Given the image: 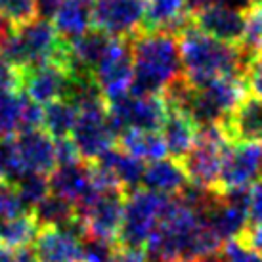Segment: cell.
Segmentation results:
<instances>
[{
  "mask_svg": "<svg viewBox=\"0 0 262 262\" xmlns=\"http://www.w3.org/2000/svg\"><path fill=\"white\" fill-rule=\"evenodd\" d=\"M15 144H17V151H19L25 172L50 176L54 168L58 167L54 140L42 128L17 132Z\"/></svg>",
  "mask_w": 262,
  "mask_h": 262,
  "instance_id": "14",
  "label": "cell"
},
{
  "mask_svg": "<svg viewBox=\"0 0 262 262\" xmlns=\"http://www.w3.org/2000/svg\"><path fill=\"white\" fill-rule=\"evenodd\" d=\"M184 75L193 84H203L219 77H235L245 80L251 59L239 44H228L205 35L189 25L178 35Z\"/></svg>",
  "mask_w": 262,
  "mask_h": 262,
  "instance_id": "2",
  "label": "cell"
},
{
  "mask_svg": "<svg viewBox=\"0 0 262 262\" xmlns=\"http://www.w3.org/2000/svg\"><path fill=\"white\" fill-rule=\"evenodd\" d=\"M167 203V195H159L146 188L128 191L124 199L123 224L117 235V245L144 249L155 228L159 226Z\"/></svg>",
  "mask_w": 262,
  "mask_h": 262,
  "instance_id": "4",
  "label": "cell"
},
{
  "mask_svg": "<svg viewBox=\"0 0 262 262\" xmlns=\"http://www.w3.org/2000/svg\"><path fill=\"white\" fill-rule=\"evenodd\" d=\"M0 56L19 71H27L46 61L61 63L66 56V40L58 35L50 19L37 17L8 33L0 42Z\"/></svg>",
  "mask_w": 262,
  "mask_h": 262,
  "instance_id": "3",
  "label": "cell"
},
{
  "mask_svg": "<svg viewBox=\"0 0 262 262\" xmlns=\"http://www.w3.org/2000/svg\"><path fill=\"white\" fill-rule=\"evenodd\" d=\"M219 255L222 262H262L260 251L251 247L243 237L222 243Z\"/></svg>",
  "mask_w": 262,
  "mask_h": 262,
  "instance_id": "30",
  "label": "cell"
},
{
  "mask_svg": "<svg viewBox=\"0 0 262 262\" xmlns=\"http://www.w3.org/2000/svg\"><path fill=\"white\" fill-rule=\"evenodd\" d=\"M260 255H262V249H260Z\"/></svg>",
  "mask_w": 262,
  "mask_h": 262,
  "instance_id": "45",
  "label": "cell"
},
{
  "mask_svg": "<svg viewBox=\"0 0 262 262\" xmlns=\"http://www.w3.org/2000/svg\"><path fill=\"white\" fill-rule=\"evenodd\" d=\"M239 48L249 58H255L262 52V4H255L245 14V33Z\"/></svg>",
  "mask_w": 262,
  "mask_h": 262,
  "instance_id": "28",
  "label": "cell"
},
{
  "mask_svg": "<svg viewBox=\"0 0 262 262\" xmlns=\"http://www.w3.org/2000/svg\"><path fill=\"white\" fill-rule=\"evenodd\" d=\"M191 21L205 35L228 44H241L245 33V14L222 6H207L191 15Z\"/></svg>",
  "mask_w": 262,
  "mask_h": 262,
  "instance_id": "16",
  "label": "cell"
},
{
  "mask_svg": "<svg viewBox=\"0 0 262 262\" xmlns=\"http://www.w3.org/2000/svg\"><path fill=\"white\" fill-rule=\"evenodd\" d=\"M92 75L107 102L128 94L134 79L130 38H115L105 56L94 67Z\"/></svg>",
  "mask_w": 262,
  "mask_h": 262,
  "instance_id": "7",
  "label": "cell"
},
{
  "mask_svg": "<svg viewBox=\"0 0 262 262\" xmlns=\"http://www.w3.org/2000/svg\"><path fill=\"white\" fill-rule=\"evenodd\" d=\"M161 136L165 140L168 155L176 161H182L186 157V153L195 144L197 126L184 113L168 110V115L163 123V128H161Z\"/></svg>",
  "mask_w": 262,
  "mask_h": 262,
  "instance_id": "21",
  "label": "cell"
},
{
  "mask_svg": "<svg viewBox=\"0 0 262 262\" xmlns=\"http://www.w3.org/2000/svg\"><path fill=\"white\" fill-rule=\"evenodd\" d=\"M0 88L21 90V71L0 56Z\"/></svg>",
  "mask_w": 262,
  "mask_h": 262,
  "instance_id": "35",
  "label": "cell"
},
{
  "mask_svg": "<svg viewBox=\"0 0 262 262\" xmlns=\"http://www.w3.org/2000/svg\"><path fill=\"white\" fill-rule=\"evenodd\" d=\"M40 226L33 219L31 212L6 222H0V247L8 249H23L31 247L37 239Z\"/></svg>",
  "mask_w": 262,
  "mask_h": 262,
  "instance_id": "24",
  "label": "cell"
},
{
  "mask_svg": "<svg viewBox=\"0 0 262 262\" xmlns=\"http://www.w3.org/2000/svg\"><path fill=\"white\" fill-rule=\"evenodd\" d=\"M124 199L126 191L121 188L98 189L92 201L77 211L80 220L86 226L88 235L117 243V235L123 224Z\"/></svg>",
  "mask_w": 262,
  "mask_h": 262,
  "instance_id": "6",
  "label": "cell"
},
{
  "mask_svg": "<svg viewBox=\"0 0 262 262\" xmlns=\"http://www.w3.org/2000/svg\"><path fill=\"white\" fill-rule=\"evenodd\" d=\"M33 251L38 262H80L82 237L66 228H40Z\"/></svg>",
  "mask_w": 262,
  "mask_h": 262,
  "instance_id": "15",
  "label": "cell"
},
{
  "mask_svg": "<svg viewBox=\"0 0 262 262\" xmlns=\"http://www.w3.org/2000/svg\"><path fill=\"white\" fill-rule=\"evenodd\" d=\"M111 262H147L146 251L142 247H123V245H117Z\"/></svg>",
  "mask_w": 262,
  "mask_h": 262,
  "instance_id": "38",
  "label": "cell"
},
{
  "mask_svg": "<svg viewBox=\"0 0 262 262\" xmlns=\"http://www.w3.org/2000/svg\"><path fill=\"white\" fill-rule=\"evenodd\" d=\"M52 19L59 37L73 40L94 27V0H61Z\"/></svg>",
  "mask_w": 262,
  "mask_h": 262,
  "instance_id": "20",
  "label": "cell"
},
{
  "mask_svg": "<svg viewBox=\"0 0 262 262\" xmlns=\"http://www.w3.org/2000/svg\"><path fill=\"white\" fill-rule=\"evenodd\" d=\"M110 123L115 128L117 138L124 130H153L161 132L168 115L163 96H134L124 94L107 102Z\"/></svg>",
  "mask_w": 262,
  "mask_h": 262,
  "instance_id": "5",
  "label": "cell"
},
{
  "mask_svg": "<svg viewBox=\"0 0 262 262\" xmlns=\"http://www.w3.org/2000/svg\"><path fill=\"white\" fill-rule=\"evenodd\" d=\"M69 138L73 140L80 159L96 163L103 153L117 146V132L110 123L107 110L79 111L77 123Z\"/></svg>",
  "mask_w": 262,
  "mask_h": 262,
  "instance_id": "8",
  "label": "cell"
},
{
  "mask_svg": "<svg viewBox=\"0 0 262 262\" xmlns=\"http://www.w3.org/2000/svg\"><path fill=\"white\" fill-rule=\"evenodd\" d=\"M61 0H37V14L40 19H52L58 12Z\"/></svg>",
  "mask_w": 262,
  "mask_h": 262,
  "instance_id": "41",
  "label": "cell"
},
{
  "mask_svg": "<svg viewBox=\"0 0 262 262\" xmlns=\"http://www.w3.org/2000/svg\"><path fill=\"white\" fill-rule=\"evenodd\" d=\"M134 79L128 94L161 96L165 88L184 73L180 42L168 31L142 29L130 38Z\"/></svg>",
  "mask_w": 262,
  "mask_h": 262,
  "instance_id": "1",
  "label": "cell"
},
{
  "mask_svg": "<svg viewBox=\"0 0 262 262\" xmlns=\"http://www.w3.org/2000/svg\"><path fill=\"white\" fill-rule=\"evenodd\" d=\"M21 92L0 88V140L14 138L21 130Z\"/></svg>",
  "mask_w": 262,
  "mask_h": 262,
  "instance_id": "25",
  "label": "cell"
},
{
  "mask_svg": "<svg viewBox=\"0 0 262 262\" xmlns=\"http://www.w3.org/2000/svg\"><path fill=\"white\" fill-rule=\"evenodd\" d=\"M0 262H38L33 247L8 249L0 247Z\"/></svg>",
  "mask_w": 262,
  "mask_h": 262,
  "instance_id": "37",
  "label": "cell"
},
{
  "mask_svg": "<svg viewBox=\"0 0 262 262\" xmlns=\"http://www.w3.org/2000/svg\"><path fill=\"white\" fill-rule=\"evenodd\" d=\"M260 178H262V159H260Z\"/></svg>",
  "mask_w": 262,
  "mask_h": 262,
  "instance_id": "44",
  "label": "cell"
},
{
  "mask_svg": "<svg viewBox=\"0 0 262 262\" xmlns=\"http://www.w3.org/2000/svg\"><path fill=\"white\" fill-rule=\"evenodd\" d=\"M226 136L233 144H262V98L247 92L222 121Z\"/></svg>",
  "mask_w": 262,
  "mask_h": 262,
  "instance_id": "13",
  "label": "cell"
},
{
  "mask_svg": "<svg viewBox=\"0 0 262 262\" xmlns=\"http://www.w3.org/2000/svg\"><path fill=\"white\" fill-rule=\"evenodd\" d=\"M71 75L58 61H46L42 66L21 71V92L40 105L66 98Z\"/></svg>",
  "mask_w": 262,
  "mask_h": 262,
  "instance_id": "11",
  "label": "cell"
},
{
  "mask_svg": "<svg viewBox=\"0 0 262 262\" xmlns=\"http://www.w3.org/2000/svg\"><path fill=\"white\" fill-rule=\"evenodd\" d=\"M262 144H230L224 153L220 191L247 188L260 178Z\"/></svg>",
  "mask_w": 262,
  "mask_h": 262,
  "instance_id": "12",
  "label": "cell"
},
{
  "mask_svg": "<svg viewBox=\"0 0 262 262\" xmlns=\"http://www.w3.org/2000/svg\"><path fill=\"white\" fill-rule=\"evenodd\" d=\"M245 86L251 94L262 98V52H258L249 63L245 73Z\"/></svg>",
  "mask_w": 262,
  "mask_h": 262,
  "instance_id": "33",
  "label": "cell"
},
{
  "mask_svg": "<svg viewBox=\"0 0 262 262\" xmlns=\"http://www.w3.org/2000/svg\"><path fill=\"white\" fill-rule=\"evenodd\" d=\"M189 25H193V21L186 0H147L146 31H168L178 37Z\"/></svg>",
  "mask_w": 262,
  "mask_h": 262,
  "instance_id": "17",
  "label": "cell"
},
{
  "mask_svg": "<svg viewBox=\"0 0 262 262\" xmlns=\"http://www.w3.org/2000/svg\"><path fill=\"white\" fill-rule=\"evenodd\" d=\"M147 0H94V27L115 38H132L144 29Z\"/></svg>",
  "mask_w": 262,
  "mask_h": 262,
  "instance_id": "9",
  "label": "cell"
},
{
  "mask_svg": "<svg viewBox=\"0 0 262 262\" xmlns=\"http://www.w3.org/2000/svg\"><path fill=\"white\" fill-rule=\"evenodd\" d=\"M54 146H56V161H58V165H67V163L80 161V155L71 138L54 140Z\"/></svg>",
  "mask_w": 262,
  "mask_h": 262,
  "instance_id": "36",
  "label": "cell"
},
{
  "mask_svg": "<svg viewBox=\"0 0 262 262\" xmlns=\"http://www.w3.org/2000/svg\"><path fill=\"white\" fill-rule=\"evenodd\" d=\"M117 146H121L124 151H128L144 163L165 159L168 155L161 132L153 130H124L117 140Z\"/></svg>",
  "mask_w": 262,
  "mask_h": 262,
  "instance_id": "22",
  "label": "cell"
},
{
  "mask_svg": "<svg viewBox=\"0 0 262 262\" xmlns=\"http://www.w3.org/2000/svg\"><path fill=\"white\" fill-rule=\"evenodd\" d=\"M0 17L12 27L37 19V0H0Z\"/></svg>",
  "mask_w": 262,
  "mask_h": 262,
  "instance_id": "29",
  "label": "cell"
},
{
  "mask_svg": "<svg viewBox=\"0 0 262 262\" xmlns=\"http://www.w3.org/2000/svg\"><path fill=\"white\" fill-rule=\"evenodd\" d=\"M188 174L184 170L182 163L172 157H165L146 165L142 188L155 191L159 195L176 197L188 186Z\"/></svg>",
  "mask_w": 262,
  "mask_h": 262,
  "instance_id": "18",
  "label": "cell"
},
{
  "mask_svg": "<svg viewBox=\"0 0 262 262\" xmlns=\"http://www.w3.org/2000/svg\"><path fill=\"white\" fill-rule=\"evenodd\" d=\"M48 184H50V193L71 201L77 207V211L90 203L100 189L94 182L92 163L82 159L67 165H58L48 176Z\"/></svg>",
  "mask_w": 262,
  "mask_h": 262,
  "instance_id": "10",
  "label": "cell"
},
{
  "mask_svg": "<svg viewBox=\"0 0 262 262\" xmlns=\"http://www.w3.org/2000/svg\"><path fill=\"white\" fill-rule=\"evenodd\" d=\"M243 239L247 241L251 247H255L256 251H260L262 249V220L256 222V224L249 226L245 235H243Z\"/></svg>",
  "mask_w": 262,
  "mask_h": 262,
  "instance_id": "40",
  "label": "cell"
},
{
  "mask_svg": "<svg viewBox=\"0 0 262 262\" xmlns=\"http://www.w3.org/2000/svg\"><path fill=\"white\" fill-rule=\"evenodd\" d=\"M96 165L107 170L126 193L142 186L144 172H146V163L130 155L128 151H124L121 146H113L111 149H107L96 161Z\"/></svg>",
  "mask_w": 262,
  "mask_h": 262,
  "instance_id": "19",
  "label": "cell"
},
{
  "mask_svg": "<svg viewBox=\"0 0 262 262\" xmlns=\"http://www.w3.org/2000/svg\"><path fill=\"white\" fill-rule=\"evenodd\" d=\"M77 117H79V111L73 103L61 98V100H56V102H50L44 105L42 111V128L52 140H59V138H69L71 132H73V126L77 123Z\"/></svg>",
  "mask_w": 262,
  "mask_h": 262,
  "instance_id": "23",
  "label": "cell"
},
{
  "mask_svg": "<svg viewBox=\"0 0 262 262\" xmlns=\"http://www.w3.org/2000/svg\"><path fill=\"white\" fill-rule=\"evenodd\" d=\"M27 207L23 205L21 197L17 193L15 186L6 182H0V222H6V220L17 219L25 214Z\"/></svg>",
  "mask_w": 262,
  "mask_h": 262,
  "instance_id": "32",
  "label": "cell"
},
{
  "mask_svg": "<svg viewBox=\"0 0 262 262\" xmlns=\"http://www.w3.org/2000/svg\"><path fill=\"white\" fill-rule=\"evenodd\" d=\"M23 174H27V172L23 168L21 157H19V151H17L15 136L14 138L0 140V182L14 186Z\"/></svg>",
  "mask_w": 262,
  "mask_h": 262,
  "instance_id": "26",
  "label": "cell"
},
{
  "mask_svg": "<svg viewBox=\"0 0 262 262\" xmlns=\"http://www.w3.org/2000/svg\"><path fill=\"white\" fill-rule=\"evenodd\" d=\"M115 241L100 239L94 235H84L82 237V256L80 262H111L115 253Z\"/></svg>",
  "mask_w": 262,
  "mask_h": 262,
  "instance_id": "31",
  "label": "cell"
},
{
  "mask_svg": "<svg viewBox=\"0 0 262 262\" xmlns=\"http://www.w3.org/2000/svg\"><path fill=\"white\" fill-rule=\"evenodd\" d=\"M174 262H197V260H174Z\"/></svg>",
  "mask_w": 262,
  "mask_h": 262,
  "instance_id": "42",
  "label": "cell"
},
{
  "mask_svg": "<svg viewBox=\"0 0 262 262\" xmlns=\"http://www.w3.org/2000/svg\"><path fill=\"white\" fill-rule=\"evenodd\" d=\"M211 6H222L233 12H241V14H247L251 8L255 6L253 0H211Z\"/></svg>",
  "mask_w": 262,
  "mask_h": 262,
  "instance_id": "39",
  "label": "cell"
},
{
  "mask_svg": "<svg viewBox=\"0 0 262 262\" xmlns=\"http://www.w3.org/2000/svg\"><path fill=\"white\" fill-rule=\"evenodd\" d=\"M17 193L21 197L23 205L27 207V211H33V207H37L44 197L50 193V184L48 178L44 174H35V172H27L23 174L17 182L14 184Z\"/></svg>",
  "mask_w": 262,
  "mask_h": 262,
  "instance_id": "27",
  "label": "cell"
},
{
  "mask_svg": "<svg viewBox=\"0 0 262 262\" xmlns=\"http://www.w3.org/2000/svg\"><path fill=\"white\" fill-rule=\"evenodd\" d=\"M253 2H255V4H260V2H262V0H253Z\"/></svg>",
  "mask_w": 262,
  "mask_h": 262,
  "instance_id": "43",
  "label": "cell"
},
{
  "mask_svg": "<svg viewBox=\"0 0 262 262\" xmlns=\"http://www.w3.org/2000/svg\"><path fill=\"white\" fill-rule=\"evenodd\" d=\"M262 220V178L249 186V226Z\"/></svg>",
  "mask_w": 262,
  "mask_h": 262,
  "instance_id": "34",
  "label": "cell"
}]
</instances>
